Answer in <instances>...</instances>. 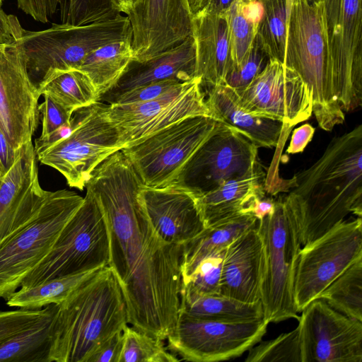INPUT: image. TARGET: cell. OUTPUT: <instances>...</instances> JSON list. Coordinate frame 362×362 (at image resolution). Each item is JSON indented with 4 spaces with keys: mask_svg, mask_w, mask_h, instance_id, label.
<instances>
[{
    "mask_svg": "<svg viewBox=\"0 0 362 362\" xmlns=\"http://www.w3.org/2000/svg\"><path fill=\"white\" fill-rule=\"evenodd\" d=\"M269 322L264 318L228 322L179 314L168 336V349L180 360L194 362L226 361L241 356L262 341Z\"/></svg>",
    "mask_w": 362,
    "mask_h": 362,
    "instance_id": "4fadbf2b",
    "label": "cell"
},
{
    "mask_svg": "<svg viewBox=\"0 0 362 362\" xmlns=\"http://www.w3.org/2000/svg\"><path fill=\"white\" fill-rule=\"evenodd\" d=\"M257 344L248 350L245 362H301L298 327L273 339Z\"/></svg>",
    "mask_w": 362,
    "mask_h": 362,
    "instance_id": "8d00e7d4",
    "label": "cell"
},
{
    "mask_svg": "<svg viewBox=\"0 0 362 362\" xmlns=\"http://www.w3.org/2000/svg\"><path fill=\"white\" fill-rule=\"evenodd\" d=\"M216 122L211 117H188L122 151L144 186L158 188L177 184L189 161L214 131Z\"/></svg>",
    "mask_w": 362,
    "mask_h": 362,
    "instance_id": "30bf717a",
    "label": "cell"
},
{
    "mask_svg": "<svg viewBox=\"0 0 362 362\" xmlns=\"http://www.w3.org/2000/svg\"><path fill=\"white\" fill-rule=\"evenodd\" d=\"M258 219L250 213L240 214L205 228L183 245L182 279L187 276L197 264L209 254L226 249L247 230L257 227Z\"/></svg>",
    "mask_w": 362,
    "mask_h": 362,
    "instance_id": "4316f807",
    "label": "cell"
},
{
    "mask_svg": "<svg viewBox=\"0 0 362 362\" xmlns=\"http://www.w3.org/2000/svg\"><path fill=\"white\" fill-rule=\"evenodd\" d=\"M37 90L40 95L48 96L72 113L100 101L93 84L78 69L55 73Z\"/></svg>",
    "mask_w": 362,
    "mask_h": 362,
    "instance_id": "4dcf8cb0",
    "label": "cell"
},
{
    "mask_svg": "<svg viewBox=\"0 0 362 362\" xmlns=\"http://www.w3.org/2000/svg\"><path fill=\"white\" fill-rule=\"evenodd\" d=\"M18 153V151L10 144L0 124V165L4 175L13 165Z\"/></svg>",
    "mask_w": 362,
    "mask_h": 362,
    "instance_id": "bcb514c9",
    "label": "cell"
},
{
    "mask_svg": "<svg viewBox=\"0 0 362 362\" xmlns=\"http://www.w3.org/2000/svg\"><path fill=\"white\" fill-rule=\"evenodd\" d=\"M41 96L29 78L18 44H0V124L16 151L32 141Z\"/></svg>",
    "mask_w": 362,
    "mask_h": 362,
    "instance_id": "ac0fdd59",
    "label": "cell"
},
{
    "mask_svg": "<svg viewBox=\"0 0 362 362\" xmlns=\"http://www.w3.org/2000/svg\"><path fill=\"white\" fill-rule=\"evenodd\" d=\"M262 264V242L257 226L241 234L226 247L221 294L245 303L259 301Z\"/></svg>",
    "mask_w": 362,
    "mask_h": 362,
    "instance_id": "7402d4cb",
    "label": "cell"
},
{
    "mask_svg": "<svg viewBox=\"0 0 362 362\" xmlns=\"http://www.w3.org/2000/svg\"><path fill=\"white\" fill-rule=\"evenodd\" d=\"M100 269L54 278L30 287H21L8 297L6 303L10 307L24 309H40L60 304Z\"/></svg>",
    "mask_w": 362,
    "mask_h": 362,
    "instance_id": "1f68e13d",
    "label": "cell"
},
{
    "mask_svg": "<svg viewBox=\"0 0 362 362\" xmlns=\"http://www.w3.org/2000/svg\"><path fill=\"white\" fill-rule=\"evenodd\" d=\"M298 319L301 362H361L362 321L316 298Z\"/></svg>",
    "mask_w": 362,
    "mask_h": 362,
    "instance_id": "2e32d148",
    "label": "cell"
},
{
    "mask_svg": "<svg viewBox=\"0 0 362 362\" xmlns=\"http://www.w3.org/2000/svg\"><path fill=\"white\" fill-rule=\"evenodd\" d=\"M362 258L361 217L344 220L301 247L298 258L293 296L298 312L350 265Z\"/></svg>",
    "mask_w": 362,
    "mask_h": 362,
    "instance_id": "8fae6325",
    "label": "cell"
},
{
    "mask_svg": "<svg viewBox=\"0 0 362 362\" xmlns=\"http://www.w3.org/2000/svg\"><path fill=\"white\" fill-rule=\"evenodd\" d=\"M39 104L38 110L42 121L40 139H45L64 124L71 121L73 113L66 110L48 96Z\"/></svg>",
    "mask_w": 362,
    "mask_h": 362,
    "instance_id": "b9f144b4",
    "label": "cell"
},
{
    "mask_svg": "<svg viewBox=\"0 0 362 362\" xmlns=\"http://www.w3.org/2000/svg\"><path fill=\"white\" fill-rule=\"evenodd\" d=\"M257 149L238 129L217 121L214 131L189 161L177 184L197 195L211 192L228 180L255 170L259 165Z\"/></svg>",
    "mask_w": 362,
    "mask_h": 362,
    "instance_id": "9a60e30c",
    "label": "cell"
},
{
    "mask_svg": "<svg viewBox=\"0 0 362 362\" xmlns=\"http://www.w3.org/2000/svg\"><path fill=\"white\" fill-rule=\"evenodd\" d=\"M284 64L294 70L308 87L319 127L329 132L343 124L345 115L333 82L320 1L293 0Z\"/></svg>",
    "mask_w": 362,
    "mask_h": 362,
    "instance_id": "277c9868",
    "label": "cell"
},
{
    "mask_svg": "<svg viewBox=\"0 0 362 362\" xmlns=\"http://www.w3.org/2000/svg\"><path fill=\"white\" fill-rule=\"evenodd\" d=\"M47 308L0 311V344L35 323Z\"/></svg>",
    "mask_w": 362,
    "mask_h": 362,
    "instance_id": "60d3db41",
    "label": "cell"
},
{
    "mask_svg": "<svg viewBox=\"0 0 362 362\" xmlns=\"http://www.w3.org/2000/svg\"><path fill=\"white\" fill-rule=\"evenodd\" d=\"M110 1L117 11L124 13L127 16L136 0H110Z\"/></svg>",
    "mask_w": 362,
    "mask_h": 362,
    "instance_id": "681fc988",
    "label": "cell"
},
{
    "mask_svg": "<svg viewBox=\"0 0 362 362\" xmlns=\"http://www.w3.org/2000/svg\"><path fill=\"white\" fill-rule=\"evenodd\" d=\"M132 37L129 19L120 13L83 25L54 23L42 30H25L18 45L29 78L38 89L55 73L78 69L85 57L96 49Z\"/></svg>",
    "mask_w": 362,
    "mask_h": 362,
    "instance_id": "5b68a950",
    "label": "cell"
},
{
    "mask_svg": "<svg viewBox=\"0 0 362 362\" xmlns=\"http://www.w3.org/2000/svg\"><path fill=\"white\" fill-rule=\"evenodd\" d=\"M261 1L264 14L258 27L257 39L269 59L284 64L288 17L286 0Z\"/></svg>",
    "mask_w": 362,
    "mask_h": 362,
    "instance_id": "836d02e7",
    "label": "cell"
},
{
    "mask_svg": "<svg viewBox=\"0 0 362 362\" xmlns=\"http://www.w3.org/2000/svg\"><path fill=\"white\" fill-rule=\"evenodd\" d=\"M139 199L153 228L170 243L183 246L205 228L198 195L183 185L144 186Z\"/></svg>",
    "mask_w": 362,
    "mask_h": 362,
    "instance_id": "44dd1931",
    "label": "cell"
},
{
    "mask_svg": "<svg viewBox=\"0 0 362 362\" xmlns=\"http://www.w3.org/2000/svg\"><path fill=\"white\" fill-rule=\"evenodd\" d=\"M196 77V45L192 35L178 45L144 61H132L117 83L100 100L108 103L135 87L163 80L189 81Z\"/></svg>",
    "mask_w": 362,
    "mask_h": 362,
    "instance_id": "cb8c5ba5",
    "label": "cell"
},
{
    "mask_svg": "<svg viewBox=\"0 0 362 362\" xmlns=\"http://www.w3.org/2000/svg\"><path fill=\"white\" fill-rule=\"evenodd\" d=\"M37 158L31 141L0 180V243L20 230L39 212L49 191L40 184Z\"/></svg>",
    "mask_w": 362,
    "mask_h": 362,
    "instance_id": "ffe728a7",
    "label": "cell"
},
{
    "mask_svg": "<svg viewBox=\"0 0 362 362\" xmlns=\"http://www.w3.org/2000/svg\"><path fill=\"white\" fill-rule=\"evenodd\" d=\"M120 362H177L180 361L163 340L126 325L122 331Z\"/></svg>",
    "mask_w": 362,
    "mask_h": 362,
    "instance_id": "e575fe53",
    "label": "cell"
},
{
    "mask_svg": "<svg viewBox=\"0 0 362 362\" xmlns=\"http://www.w3.org/2000/svg\"><path fill=\"white\" fill-rule=\"evenodd\" d=\"M179 314L228 322H249L264 317L261 300L245 303L221 294H199L184 287L181 288Z\"/></svg>",
    "mask_w": 362,
    "mask_h": 362,
    "instance_id": "83f0119b",
    "label": "cell"
},
{
    "mask_svg": "<svg viewBox=\"0 0 362 362\" xmlns=\"http://www.w3.org/2000/svg\"><path fill=\"white\" fill-rule=\"evenodd\" d=\"M144 184L118 151L91 173L86 193L96 202L108 235V267L125 301L128 324L165 340L180 313L183 246L167 242L139 199Z\"/></svg>",
    "mask_w": 362,
    "mask_h": 362,
    "instance_id": "6da1fadb",
    "label": "cell"
},
{
    "mask_svg": "<svg viewBox=\"0 0 362 362\" xmlns=\"http://www.w3.org/2000/svg\"><path fill=\"white\" fill-rule=\"evenodd\" d=\"M226 250L214 252L202 259L187 276L182 279V287L199 294H221V278Z\"/></svg>",
    "mask_w": 362,
    "mask_h": 362,
    "instance_id": "74e56055",
    "label": "cell"
},
{
    "mask_svg": "<svg viewBox=\"0 0 362 362\" xmlns=\"http://www.w3.org/2000/svg\"><path fill=\"white\" fill-rule=\"evenodd\" d=\"M285 200L301 245L317 239L350 213L362 215V125L334 137L310 168L288 180Z\"/></svg>",
    "mask_w": 362,
    "mask_h": 362,
    "instance_id": "7a4b0ae2",
    "label": "cell"
},
{
    "mask_svg": "<svg viewBox=\"0 0 362 362\" xmlns=\"http://www.w3.org/2000/svg\"><path fill=\"white\" fill-rule=\"evenodd\" d=\"M184 83L168 79L144 84L117 95L110 100V104H129L155 100L171 93Z\"/></svg>",
    "mask_w": 362,
    "mask_h": 362,
    "instance_id": "ab89813d",
    "label": "cell"
},
{
    "mask_svg": "<svg viewBox=\"0 0 362 362\" xmlns=\"http://www.w3.org/2000/svg\"><path fill=\"white\" fill-rule=\"evenodd\" d=\"M122 347L123 335L120 332L100 344L86 362H120Z\"/></svg>",
    "mask_w": 362,
    "mask_h": 362,
    "instance_id": "7bdbcfd3",
    "label": "cell"
},
{
    "mask_svg": "<svg viewBox=\"0 0 362 362\" xmlns=\"http://www.w3.org/2000/svg\"><path fill=\"white\" fill-rule=\"evenodd\" d=\"M315 130V128L308 123L294 129L286 152L288 154L303 152L307 145L311 141Z\"/></svg>",
    "mask_w": 362,
    "mask_h": 362,
    "instance_id": "f6af8a7d",
    "label": "cell"
},
{
    "mask_svg": "<svg viewBox=\"0 0 362 362\" xmlns=\"http://www.w3.org/2000/svg\"><path fill=\"white\" fill-rule=\"evenodd\" d=\"M257 230L262 242L260 300L264 317L269 323L298 320L293 285L302 245L294 215L284 196L275 200L272 214L258 220Z\"/></svg>",
    "mask_w": 362,
    "mask_h": 362,
    "instance_id": "8992f818",
    "label": "cell"
},
{
    "mask_svg": "<svg viewBox=\"0 0 362 362\" xmlns=\"http://www.w3.org/2000/svg\"><path fill=\"white\" fill-rule=\"evenodd\" d=\"M264 177L259 164L252 172L228 180L215 189L198 195L205 228L238 214L250 213L255 200L265 196Z\"/></svg>",
    "mask_w": 362,
    "mask_h": 362,
    "instance_id": "484cf974",
    "label": "cell"
},
{
    "mask_svg": "<svg viewBox=\"0 0 362 362\" xmlns=\"http://www.w3.org/2000/svg\"><path fill=\"white\" fill-rule=\"evenodd\" d=\"M238 96L240 106L248 112L280 120L288 128L313 114L307 85L294 70L276 59H269Z\"/></svg>",
    "mask_w": 362,
    "mask_h": 362,
    "instance_id": "e0dca14e",
    "label": "cell"
},
{
    "mask_svg": "<svg viewBox=\"0 0 362 362\" xmlns=\"http://www.w3.org/2000/svg\"><path fill=\"white\" fill-rule=\"evenodd\" d=\"M84 197L74 191H49L38 214L0 243V298L7 300L47 255Z\"/></svg>",
    "mask_w": 362,
    "mask_h": 362,
    "instance_id": "ba28073f",
    "label": "cell"
},
{
    "mask_svg": "<svg viewBox=\"0 0 362 362\" xmlns=\"http://www.w3.org/2000/svg\"><path fill=\"white\" fill-rule=\"evenodd\" d=\"M4 176V173H3V171H2V169H1V167L0 165V180L1 178Z\"/></svg>",
    "mask_w": 362,
    "mask_h": 362,
    "instance_id": "f5cc1de1",
    "label": "cell"
},
{
    "mask_svg": "<svg viewBox=\"0 0 362 362\" xmlns=\"http://www.w3.org/2000/svg\"><path fill=\"white\" fill-rule=\"evenodd\" d=\"M4 1V0H0V6H1V4H2V3H3V1Z\"/></svg>",
    "mask_w": 362,
    "mask_h": 362,
    "instance_id": "11a10c76",
    "label": "cell"
},
{
    "mask_svg": "<svg viewBox=\"0 0 362 362\" xmlns=\"http://www.w3.org/2000/svg\"><path fill=\"white\" fill-rule=\"evenodd\" d=\"M24 30L18 18L7 14L0 6V44H18Z\"/></svg>",
    "mask_w": 362,
    "mask_h": 362,
    "instance_id": "ee69618b",
    "label": "cell"
},
{
    "mask_svg": "<svg viewBox=\"0 0 362 362\" xmlns=\"http://www.w3.org/2000/svg\"><path fill=\"white\" fill-rule=\"evenodd\" d=\"M309 2L313 3L314 1H316L317 0H308Z\"/></svg>",
    "mask_w": 362,
    "mask_h": 362,
    "instance_id": "db71d44e",
    "label": "cell"
},
{
    "mask_svg": "<svg viewBox=\"0 0 362 362\" xmlns=\"http://www.w3.org/2000/svg\"><path fill=\"white\" fill-rule=\"evenodd\" d=\"M207 0H188V4L192 15L201 11L206 4Z\"/></svg>",
    "mask_w": 362,
    "mask_h": 362,
    "instance_id": "f907efd6",
    "label": "cell"
},
{
    "mask_svg": "<svg viewBox=\"0 0 362 362\" xmlns=\"http://www.w3.org/2000/svg\"><path fill=\"white\" fill-rule=\"evenodd\" d=\"M322 4L333 82L344 112L362 105V0Z\"/></svg>",
    "mask_w": 362,
    "mask_h": 362,
    "instance_id": "7c38bea8",
    "label": "cell"
},
{
    "mask_svg": "<svg viewBox=\"0 0 362 362\" xmlns=\"http://www.w3.org/2000/svg\"><path fill=\"white\" fill-rule=\"evenodd\" d=\"M106 223L94 199L88 193L64 226L47 255L23 279L20 288L100 269L108 265Z\"/></svg>",
    "mask_w": 362,
    "mask_h": 362,
    "instance_id": "9c48e42d",
    "label": "cell"
},
{
    "mask_svg": "<svg viewBox=\"0 0 362 362\" xmlns=\"http://www.w3.org/2000/svg\"><path fill=\"white\" fill-rule=\"evenodd\" d=\"M127 16L132 29L134 61H146L192 35L188 0H136Z\"/></svg>",
    "mask_w": 362,
    "mask_h": 362,
    "instance_id": "d6986e66",
    "label": "cell"
},
{
    "mask_svg": "<svg viewBox=\"0 0 362 362\" xmlns=\"http://www.w3.org/2000/svg\"><path fill=\"white\" fill-rule=\"evenodd\" d=\"M292 2H293V0H286L287 11H288V14H289V12H290V9H291V7Z\"/></svg>",
    "mask_w": 362,
    "mask_h": 362,
    "instance_id": "816d5d0a",
    "label": "cell"
},
{
    "mask_svg": "<svg viewBox=\"0 0 362 362\" xmlns=\"http://www.w3.org/2000/svg\"><path fill=\"white\" fill-rule=\"evenodd\" d=\"M107 105L97 102L76 110L74 128L64 139L35 147L37 161L57 170L70 187L83 190L93 170L122 150L118 132L107 114Z\"/></svg>",
    "mask_w": 362,
    "mask_h": 362,
    "instance_id": "52a82bcc",
    "label": "cell"
},
{
    "mask_svg": "<svg viewBox=\"0 0 362 362\" xmlns=\"http://www.w3.org/2000/svg\"><path fill=\"white\" fill-rule=\"evenodd\" d=\"M59 304L25 329L0 344V362H49Z\"/></svg>",
    "mask_w": 362,
    "mask_h": 362,
    "instance_id": "f1b7e54d",
    "label": "cell"
},
{
    "mask_svg": "<svg viewBox=\"0 0 362 362\" xmlns=\"http://www.w3.org/2000/svg\"><path fill=\"white\" fill-rule=\"evenodd\" d=\"M319 298L334 310L362 321V258L334 279Z\"/></svg>",
    "mask_w": 362,
    "mask_h": 362,
    "instance_id": "d6a6232c",
    "label": "cell"
},
{
    "mask_svg": "<svg viewBox=\"0 0 362 362\" xmlns=\"http://www.w3.org/2000/svg\"><path fill=\"white\" fill-rule=\"evenodd\" d=\"M206 104L212 118L238 129L258 148L277 146L282 133L288 129L280 120L244 110L239 103L238 94L224 84L209 88Z\"/></svg>",
    "mask_w": 362,
    "mask_h": 362,
    "instance_id": "d4e9b609",
    "label": "cell"
},
{
    "mask_svg": "<svg viewBox=\"0 0 362 362\" xmlns=\"http://www.w3.org/2000/svg\"><path fill=\"white\" fill-rule=\"evenodd\" d=\"M127 325L120 286L110 267H104L59 304L49 362H86Z\"/></svg>",
    "mask_w": 362,
    "mask_h": 362,
    "instance_id": "3957f363",
    "label": "cell"
},
{
    "mask_svg": "<svg viewBox=\"0 0 362 362\" xmlns=\"http://www.w3.org/2000/svg\"><path fill=\"white\" fill-rule=\"evenodd\" d=\"M134 59L132 40L117 41L88 54L78 69L89 78L100 99L117 83Z\"/></svg>",
    "mask_w": 362,
    "mask_h": 362,
    "instance_id": "f546056e",
    "label": "cell"
},
{
    "mask_svg": "<svg viewBox=\"0 0 362 362\" xmlns=\"http://www.w3.org/2000/svg\"><path fill=\"white\" fill-rule=\"evenodd\" d=\"M274 209L275 200L264 196L255 200L249 212L258 220H261L265 216L272 214Z\"/></svg>",
    "mask_w": 362,
    "mask_h": 362,
    "instance_id": "7dc6e473",
    "label": "cell"
},
{
    "mask_svg": "<svg viewBox=\"0 0 362 362\" xmlns=\"http://www.w3.org/2000/svg\"><path fill=\"white\" fill-rule=\"evenodd\" d=\"M234 0H207L201 10L210 13H224Z\"/></svg>",
    "mask_w": 362,
    "mask_h": 362,
    "instance_id": "c3c4849f",
    "label": "cell"
},
{
    "mask_svg": "<svg viewBox=\"0 0 362 362\" xmlns=\"http://www.w3.org/2000/svg\"><path fill=\"white\" fill-rule=\"evenodd\" d=\"M192 35L196 45V77L209 88L223 84L233 68L226 13L199 11L192 16Z\"/></svg>",
    "mask_w": 362,
    "mask_h": 362,
    "instance_id": "603a6c76",
    "label": "cell"
},
{
    "mask_svg": "<svg viewBox=\"0 0 362 362\" xmlns=\"http://www.w3.org/2000/svg\"><path fill=\"white\" fill-rule=\"evenodd\" d=\"M202 86L201 78L195 77L155 100L107 105L122 149L186 118L211 117Z\"/></svg>",
    "mask_w": 362,
    "mask_h": 362,
    "instance_id": "5bb4252c",
    "label": "cell"
},
{
    "mask_svg": "<svg viewBox=\"0 0 362 362\" xmlns=\"http://www.w3.org/2000/svg\"><path fill=\"white\" fill-rule=\"evenodd\" d=\"M241 1L234 0L225 12L228 25L233 68L239 66L250 52L259 27L244 16L240 8Z\"/></svg>",
    "mask_w": 362,
    "mask_h": 362,
    "instance_id": "d590c367",
    "label": "cell"
},
{
    "mask_svg": "<svg viewBox=\"0 0 362 362\" xmlns=\"http://www.w3.org/2000/svg\"><path fill=\"white\" fill-rule=\"evenodd\" d=\"M269 58L262 49L257 36L247 56L239 66L233 68L223 84L231 88L237 94L243 91L264 68Z\"/></svg>",
    "mask_w": 362,
    "mask_h": 362,
    "instance_id": "f35d334b",
    "label": "cell"
}]
</instances>
